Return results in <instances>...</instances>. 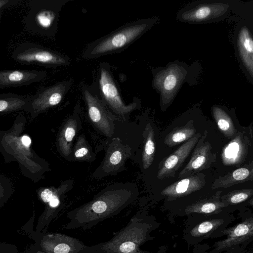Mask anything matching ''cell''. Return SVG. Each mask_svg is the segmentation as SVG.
<instances>
[{
  "mask_svg": "<svg viewBox=\"0 0 253 253\" xmlns=\"http://www.w3.org/2000/svg\"><path fill=\"white\" fill-rule=\"evenodd\" d=\"M136 191L130 183L111 185L95 195L92 200L67 214L64 230L90 229L105 219L119 213L134 200Z\"/></svg>",
  "mask_w": 253,
  "mask_h": 253,
  "instance_id": "6da1fadb",
  "label": "cell"
},
{
  "mask_svg": "<svg viewBox=\"0 0 253 253\" xmlns=\"http://www.w3.org/2000/svg\"><path fill=\"white\" fill-rule=\"evenodd\" d=\"M153 24L152 19L127 23L111 33L89 43L82 57L91 59L122 52L140 37Z\"/></svg>",
  "mask_w": 253,
  "mask_h": 253,
  "instance_id": "7a4b0ae2",
  "label": "cell"
},
{
  "mask_svg": "<svg viewBox=\"0 0 253 253\" xmlns=\"http://www.w3.org/2000/svg\"><path fill=\"white\" fill-rule=\"evenodd\" d=\"M71 0H33L23 20L31 33L54 38L57 31L60 13Z\"/></svg>",
  "mask_w": 253,
  "mask_h": 253,
  "instance_id": "3957f363",
  "label": "cell"
},
{
  "mask_svg": "<svg viewBox=\"0 0 253 253\" xmlns=\"http://www.w3.org/2000/svg\"><path fill=\"white\" fill-rule=\"evenodd\" d=\"M143 238L142 224L135 216L110 240L87 246L83 253H140L139 246Z\"/></svg>",
  "mask_w": 253,
  "mask_h": 253,
  "instance_id": "277c9868",
  "label": "cell"
},
{
  "mask_svg": "<svg viewBox=\"0 0 253 253\" xmlns=\"http://www.w3.org/2000/svg\"><path fill=\"white\" fill-rule=\"evenodd\" d=\"M98 84L100 98L117 118L126 120L130 114L136 109L139 102L137 99L129 104L123 101L117 84L111 71L106 64L99 68Z\"/></svg>",
  "mask_w": 253,
  "mask_h": 253,
  "instance_id": "5b68a950",
  "label": "cell"
},
{
  "mask_svg": "<svg viewBox=\"0 0 253 253\" xmlns=\"http://www.w3.org/2000/svg\"><path fill=\"white\" fill-rule=\"evenodd\" d=\"M12 58L25 64H37L47 67L69 66L71 59L55 51L33 44L23 43L17 47L11 54Z\"/></svg>",
  "mask_w": 253,
  "mask_h": 253,
  "instance_id": "8992f818",
  "label": "cell"
},
{
  "mask_svg": "<svg viewBox=\"0 0 253 253\" xmlns=\"http://www.w3.org/2000/svg\"><path fill=\"white\" fill-rule=\"evenodd\" d=\"M82 94L86 105L89 118L93 125L106 136L112 137L117 117L90 87L84 86Z\"/></svg>",
  "mask_w": 253,
  "mask_h": 253,
  "instance_id": "52a82bcc",
  "label": "cell"
},
{
  "mask_svg": "<svg viewBox=\"0 0 253 253\" xmlns=\"http://www.w3.org/2000/svg\"><path fill=\"white\" fill-rule=\"evenodd\" d=\"M131 155L130 148L119 139L114 138L106 151L103 161L95 170L94 176L102 177L116 175L124 168L126 160Z\"/></svg>",
  "mask_w": 253,
  "mask_h": 253,
  "instance_id": "ba28073f",
  "label": "cell"
},
{
  "mask_svg": "<svg viewBox=\"0 0 253 253\" xmlns=\"http://www.w3.org/2000/svg\"><path fill=\"white\" fill-rule=\"evenodd\" d=\"M207 134L208 131L205 130L199 138L189 161L180 172L179 178H185L208 169L215 161L216 155L211 152L212 146L209 141H206Z\"/></svg>",
  "mask_w": 253,
  "mask_h": 253,
  "instance_id": "9c48e42d",
  "label": "cell"
},
{
  "mask_svg": "<svg viewBox=\"0 0 253 253\" xmlns=\"http://www.w3.org/2000/svg\"><path fill=\"white\" fill-rule=\"evenodd\" d=\"M201 135L196 133L191 139L182 144L167 158L162 160L159 166L157 177L163 179L175 176L177 171L194 149Z\"/></svg>",
  "mask_w": 253,
  "mask_h": 253,
  "instance_id": "30bf717a",
  "label": "cell"
},
{
  "mask_svg": "<svg viewBox=\"0 0 253 253\" xmlns=\"http://www.w3.org/2000/svg\"><path fill=\"white\" fill-rule=\"evenodd\" d=\"M41 246L44 253H83L87 247L80 240L60 233L43 236Z\"/></svg>",
  "mask_w": 253,
  "mask_h": 253,
  "instance_id": "8fae6325",
  "label": "cell"
},
{
  "mask_svg": "<svg viewBox=\"0 0 253 253\" xmlns=\"http://www.w3.org/2000/svg\"><path fill=\"white\" fill-rule=\"evenodd\" d=\"M72 82L63 81L39 90L33 100L34 107L42 110L58 105L69 91Z\"/></svg>",
  "mask_w": 253,
  "mask_h": 253,
  "instance_id": "7c38bea8",
  "label": "cell"
},
{
  "mask_svg": "<svg viewBox=\"0 0 253 253\" xmlns=\"http://www.w3.org/2000/svg\"><path fill=\"white\" fill-rule=\"evenodd\" d=\"M177 67H171L158 74L154 80V84L162 92L163 105H168L172 100L183 78V73Z\"/></svg>",
  "mask_w": 253,
  "mask_h": 253,
  "instance_id": "4fadbf2b",
  "label": "cell"
},
{
  "mask_svg": "<svg viewBox=\"0 0 253 253\" xmlns=\"http://www.w3.org/2000/svg\"><path fill=\"white\" fill-rule=\"evenodd\" d=\"M47 74L44 71L11 70L0 71V89L19 87L45 80Z\"/></svg>",
  "mask_w": 253,
  "mask_h": 253,
  "instance_id": "5bb4252c",
  "label": "cell"
},
{
  "mask_svg": "<svg viewBox=\"0 0 253 253\" xmlns=\"http://www.w3.org/2000/svg\"><path fill=\"white\" fill-rule=\"evenodd\" d=\"M205 175L197 173L176 181L165 188L161 194L169 197L186 195L203 188L206 185Z\"/></svg>",
  "mask_w": 253,
  "mask_h": 253,
  "instance_id": "9a60e30c",
  "label": "cell"
},
{
  "mask_svg": "<svg viewBox=\"0 0 253 253\" xmlns=\"http://www.w3.org/2000/svg\"><path fill=\"white\" fill-rule=\"evenodd\" d=\"M249 144L247 137L240 132H238L223 150L221 158L223 164L231 165L242 162L247 155Z\"/></svg>",
  "mask_w": 253,
  "mask_h": 253,
  "instance_id": "2e32d148",
  "label": "cell"
},
{
  "mask_svg": "<svg viewBox=\"0 0 253 253\" xmlns=\"http://www.w3.org/2000/svg\"><path fill=\"white\" fill-rule=\"evenodd\" d=\"M81 126L79 117L72 115L64 123L58 138L59 150L63 156L67 159L72 154V144L77 131Z\"/></svg>",
  "mask_w": 253,
  "mask_h": 253,
  "instance_id": "e0dca14e",
  "label": "cell"
},
{
  "mask_svg": "<svg viewBox=\"0 0 253 253\" xmlns=\"http://www.w3.org/2000/svg\"><path fill=\"white\" fill-rule=\"evenodd\" d=\"M226 9L223 3L205 4L184 12L181 16L187 21L201 22L220 16Z\"/></svg>",
  "mask_w": 253,
  "mask_h": 253,
  "instance_id": "ac0fdd59",
  "label": "cell"
},
{
  "mask_svg": "<svg viewBox=\"0 0 253 253\" xmlns=\"http://www.w3.org/2000/svg\"><path fill=\"white\" fill-rule=\"evenodd\" d=\"M237 44L240 59L250 75H253V41L252 34L246 26L239 30Z\"/></svg>",
  "mask_w": 253,
  "mask_h": 253,
  "instance_id": "d6986e66",
  "label": "cell"
},
{
  "mask_svg": "<svg viewBox=\"0 0 253 253\" xmlns=\"http://www.w3.org/2000/svg\"><path fill=\"white\" fill-rule=\"evenodd\" d=\"M253 179V168L249 165L238 168L232 172L216 178L211 186L212 189L227 188L232 185Z\"/></svg>",
  "mask_w": 253,
  "mask_h": 253,
  "instance_id": "ffe728a7",
  "label": "cell"
},
{
  "mask_svg": "<svg viewBox=\"0 0 253 253\" xmlns=\"http://www.w3.org/2000/svg\"><path fill=\"white\" fill-rule=\"evenodd\" d=\"M196 132L193 121L190 120L183 126L173 128L165 137L164 143L169 147H173L191 139Z\"/></svg>",
  "mask_w": 253,
  "mask_h": 253,
  "instance_id": "44dd1931",
  "label": "cell"
},
{
  "mask_svg": "<svg viewBox=\"0 0 253 253\" xmlns=\"http://www.w3.org/2000/svg\"><path fill=\"white\" fill-rule=\"evenodd\" d=\"M144 147L142 153V162L144 169L149 168L154 161L155 153V134L150 123L147 124L143 131Z\"/></svg>",
  "mask_w": 253,
  "mask_h": 253,
  "instance_id": "7402d4cb",
  "label": "cell"
},
{
  "mask_svg": "<svg viewBox=\"0 0 253 253\" xmlns=\"http://www.w3.org/2000/svg\"><path fill=\"white\" fill-rule=\"evenodd\" d=\"M213 117L220 131L225 137L230 139L236 136L237 131L230 117L222 108L213 106L212 108Z\"/></svg>",
  "mask_w": 253,
  "mask_h": 253,
  "instance_id": "603a6c76",
  "label": "cell"
},
{
  "mask_svg": "<svg viewBox=\"0 0 253 253\" xmlns=\"http://www.w3.org/2000/svg\"><path fill=\"white\" fill-rule=\"evenodd\" d=\"M72 154L75 161L92 162L95 159V155L84 134L79 136Z\"/></svg>",
  "mask_w": 253,
  "mask_h": 253,
  "instance_id": "cb8c5ba5",
  "label": "cell"
},
{
  "mask_svg": "<svg viewBox=\"0 0 253 253\" xmlns=\"http://www.w3.org/2000/svg\"><path fill=\"white\" fill-rule=\"evenodd\" d=\"M26 102L25 99L21 96L7 94L6 97L0 99V112L8 110L10 108H17L24 105Z\"/></svg>",
  "mask_w": 253,
  "mask_h": 253,
  "instance_id": "d4e9b609",
  "label": "cell"
},
{
  "mask_svg": "<svg viewBox=\"0 0 253 253\" xmlns=\"http://www.w3.org/2000/svg\"><path fill=\"white\" fill-rule=\"evenodd\" d=\"M253 193L252 189H242L233 191L226 196L230 203L238 204L246 200Z\"/></svg>",
  "mask_w": 253,
  "mask_h": 253,
  "instance_id": "484cf974",
  "label": "cell"
},
{
  "mask_svg": "<svg viewBox=\"0 0 253 253\" xmlns=\"http://www.w3.org/2000/svg\"><path fill=\"white\" fill-rule=\"evenodd\" d=\"M215 201H208L203 203L200 205V211L206 213H209L214 211L216 208L217 205L214 202Z\"/></svg>",
  "mask_w": 253,
  "mask_h": 253,
  "instance_id": "4316f807",
  "label": "cell"
},
{
  "mask_svg": "<svg viewBox=\"0 0 253 253\" xmlns=\"http://www.w3.org/2000/svg\"><path fill=\"white\" fill-rule=\"evenodd\" d=\"M55 190H52L49 188L44 189L41 194V198L42 200L44 203L47 204L52 197Z\"/></svg>",
  "mask_w": 253,
  "mask_h": 253,
  "instance_id": "83f0119b",
  "label": "cell"
},
{
  "mask_svg": "<svg viewBox=\"0 0 253 253\" xmlns=\"http://www.w3.org/2000/svg\"><path fill=\"white\" fill-rule=\"evenodd\" d=\"M249 231L248 226L244 224H239L235 229L234 233L237 236H243L246 234Z\"/></svg>",
  "mask_w": 253,
  "mask_h": 253,
  "instance_id": "f1b7e54d",
  "label": "cell"
},
{
  "mask_svg": "<svg viewBox=\"0 0 253 253\" xmlns=\"http://www.w3.org/2000/svg\"><path fill=\"white\" fill-rule=\"evenodd\" d=\"M212 224L211 222L206 221L201 223L198 227V231L201 233H206L210 231L212 228Z\"/></svg>",
  "mask_w": 253,
  "mask_h": 253,
  "instance_id": "f546056e",
  "label": "cell"
},
{
  "mask_svg": "<svg viewBox=\"0 0 253 253\" xmlns=\"http://www.w3.org/2000/svg\"><path fill=\"white\" fill-rule=\"evenodd\" d=\"M15 1L10 0H0V10L11 4Z\"/></svg>",
  "mask_w": 253,
  "mask_h": 253,
  "instance_id": "4dcf8cb0",
  "label": "cell"
},
{
  "mask_svg": "<svg viewBox=\"0 0 253 253\" xmlns=\"http://www.w3.org/2000/svg\"><path fill=\"white\" fill-rule=\"evenodd\" d=\"M21 141L22 144L26 147H28L31 143L30 138L26 135L23 136L22 137Z\"/></svg>",
  "mask_w": 253,
  "mask_h": 253,
  "instance_id": "1f68e13d",
  "label": "cell"
},
{
  "mask_svg": "<svg viewBox=\"0 0 253 253\" xmlns=\"http://www.w3.org/2000/svg\"><path fill=\"white\" fill-rule=\"evenodd\" d=\"M2 10H0V23L1 18V16H2Z\"/></svg>",
  "mask_w": 253,
  "mask_h": 253,
  "instance_id": "d6a6232c",
  "label": "cell"
},
{
  "mask_svg": "<svg viewBox=\"0 0 253 253\" xmlns=\"http://www.w3.org/2000/svg\"><path fill=\"white\" fill-rule=\"evenodd\" d=\"M37 253H44L42 252H38Z\"/></svg>",
  "mask_w": 253,
  "mask_h": 253,
  "instance_id": "836d02e7",
  "label": "cell"
}]
</instances>
